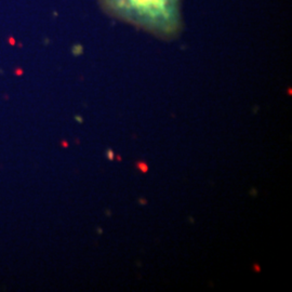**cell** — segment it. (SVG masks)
<instances>
[{
	"label": "cell",
	"mask_w": 292,
	"mask_h": 292,
	"mask_svg": "<svg viewBox=\"0 0 292 292\" xmlns=\"http://www.w3.org/2000/svg\"><path fill=\"white\" fill-rule=\"evenodd\" d=\"M109 16L171 40L182 30L181 0H98Z\"/></svg>",
	"instance_id": "1"
},
{
	"label": "cell",
	"mask_w": 292,
	"mask_h": 292,
	"mask_svg": "<svg viewBox=\"0 0 292 292\" xmlns=\"http://www.w3.org/2000/svg\"><path fill=\"white\" fill-rule=\"evenodd\" d=\"M137 168L141 171L142 173H147L148 172V164L145 163L144 161H139L137 162Z\"/></svg>",
	"instance_id": "2"
},
{
	"label": "cell",
	"mask_w": 292,
	"mask_h": 292,
	"mask_svg": "<svg viewBox=\"0 0 292 292\" xmlns=\"http://www.w3.org/2000/svg\"><path fill=\"white\" fill-rule=\"evenodd\" d=\"M107 156H108V159H109V160H114V159H115V154L113 153V150H111V149H109V150L107 151Z\"/></svg>",
	"instance_id": "3"
},
{
	"label": "cell",
	"mask_w": 292,
	"mask_h": 292,
	"mask_svg": "<svg viewBox=\"0 0 292 292\" xmlns=\"http://www.w3.org/2000/svg\"><path fill=\"white\" fill-rule=\"evenodd\" d=\"M140 203H143V205H145L146 203H145V200H144V199H142V200L140 199Z\"/></svg>",
	"instance_id": "4"
}]
</instances>
